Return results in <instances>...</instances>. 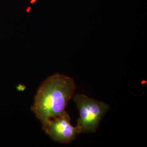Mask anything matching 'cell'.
Here are the masks:
<instances>
[{
    "instance_id": "cell-1",
    "label": "cell",
    "mask_w": 147,
    "mask_h": 147,
    "mask_svg": "<svg viewBox=\"0 0 147 147\" xmlns=\"http://www.w3.org/2000/svg\"><path fill=\"white\" fill-rule=\"evenodd\" d=\"M76 89L73 79L56 74L46 79L37 91L32 111L42 126L65 111Z\"/></svg>"
},
{
    "instance_id": "cell-2",
    "label": "cell",
    "mask_w": 147,
    "mask_h": 147,
    "mask_svg": "<svg viewBox=\"0 0 147 147\" xmlns=\"http://www.w3.org/2000/svg\"><path fill=\"white\" fill-rule=\"evenodd\" d=\"M74 101L79 110L77 126L81 133L96 131L102 117L109 110V105L81 94L76 95Z\"/></svg>"
},
{
    "instance_id": "cell-3",
    "label": "cell",
    "mask_w": 147,
    "mask_h": 147,
    "mask_svg": "<svg viewBox=\"0 0 147 147\" xmlns=\"http://www.w3.org/2000/svg\"><path fill=\"white\" fill-rule=\"evenodd\" d=\"M42 129L53 141L61 143L72 142L81 133L77 125L73 126L71 124L70 117L65 111L50 119L42 126Z\"/></svg>"
}]
</instances>
